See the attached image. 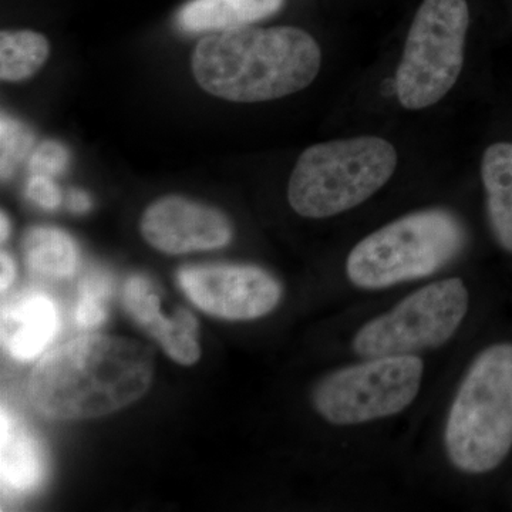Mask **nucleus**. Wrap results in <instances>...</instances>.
<instances>
[{"instance_id": "18", "label": "nucleus", "mask_w": 512, "mask_h": 512, "mask_svg": "<svg viewBox=\"0 0 512 512\" xmlns=\"http://www.w3.org/2000/svg\"><path fill=\"white\" fill-rule=\"evenodd\" d=\"M110 291V279L106 275L96 272L83 279L74 308V322L79 328H97L106 320V299Z\"/></svg>"}, {"instance_id": "1", "label": "nucleus", "mask_w": 512, "mask_h": 512, "mask_svg": "<svg viewBox=\"0 0 512 512\" xmlns=\"http://www.w3.org/2000/svg\"><path fill=\"white\" fill-rule=\"evenodd\" d=\"M150 350L134 340L92 335L47 352L29 379V397L47 419L86 420L119 412L153 383Z\"/></svg>"}, {"instance_id": "13", "label": "nucleus", "mask_w": 512, "mask_h": 512, "mask_svg": "<svg viewBox=\"0 0 512 512\" xmlns=\"http://www.w3.org/2000/svg\"><path fill=\"white\" fill-rule=\"evenodd\" d=\"M45 476V458L39 440L2 409V484L8 493L35 490Z\"/></svg>"}, {"instance_id": "23", "label": "nucleus", "mask_w": 512, "mask_h": 512, "mask_svg": "<svg viewBox=\"0 0 512 512\" xmlns=\"http://www.w3.org/2000/svg\"><path fill=\"white\" fill-rule=\"evenodd\" d=\"M0 262H2V266H0V271H2V276H0V288H2V292H6L10 286H12L13 282H15L16 264L12 256L6 254V252H2Z\"/></svg>"}, {"instance_id": "12", "label": "nucleus", "mask_w": 512, "mask_h": 512, "mask_svg": "<svg viewBox=\"0 0 512 512\" xmlns=\"http://www.w3.org/2000/svg\"><path fill=\"white\" fill-rule=\"evenodd\" d=\"M60 328L55 301L43 292H26L2 309V345L18 362H32L53 342Z\"/></svg>"}, {"instance_id": "16", "label": "nucleus", "mask_w": 512, "mask_h": 512, "mask_svg": "<svg viewBox=\"0 0 512 512\" xmlns=\"http://www.w3.org/2000/svg\"><path fill=\"white\" fill-rule=\"evenodd\" d=\"M30 271L50 279L70 278L79 265V248L67 232L55 227H33L23 239Z\"/></svg>"}, {"instance_id": "20", "label": "nucleus", "mask_w": 512, "mask_h": 512, "mask_svg": "<svg viewBox=\"0 0 512 512\" xmlns=\"http://www.w3.org/2000/svg\"><path fill=\"white\" fill-rule=\"evenodd\" d=\"M70 164V153L59 141H45L29 158L30 174H42L55 178L62 175Z\"/></svg>"}, {"instance_id": "5", "label": "nucleus", "mask_w": 512, "mask_h": 512, "mask_svg": "<svg viewBox=\"0 0 512 512\" xmlns=\"http://www.w3.org/2000/svg\"><path fill=\"white\" fill-rule=\"evenodd\" d=\"M464 232L446 211L414 212L362 239L346 262L350 282L383 289L439 271L463 247Z\"/></svg>"}, {"instance_id": "8", "label": "nucleus", "mask_w": 512, "mask_h": 512, "mask_svg": "<svg viewBox=\"0 0 512 512\" xmlns=\"http://www.w3.org/2000/svg\"><path fill=\"white\" fill-rule=\"evenodd\" d=\"M468 302V291L460 278L424 286L392 311L366 323L353 339V350L372 359L439 348L460 328Z\"/></svg>"}, {"instance_id": "24", "label": "nucleus", "mask_w": 512, "mask_h": 512, "mask_svg": "<svg viewBox=\"0 0 512 512\" xmlns=\"http://www.w3.org/2000/svg\"><path fill=\"white\" fill-rule=\"evenodd\" d=\"M0 225H2V231H0V237H2V241H6L10 234V222L9 218L6 217L5 212H2V221H0Z\"/></svg>"}, {"instance_id": "21", "label": "nucleus", "mask_w": 512, "mask_h": 512, "mask_svg": "<svg viewBox=\"0 0 512 512\" xmlns=\"http://www.w3.org/2000/svg\"><path fill=\"white\" fill-rule=\"evenodd\" d=\"M26 197L37 207L53 211L62 204V191L57 187L52 177L42 174H32L26 184Z\"/></svg>"}, {"instance_id": "9", "label": "nucleus", "mask_w": 512, "mask_h": 512, "mask_svg": "<svg viewBox=\"0 0 512 512\" xmlns=\"http://www.w3.org/2000/svg\"><path fill=\"white\" fill-rule=\"evenodd\" d=\"M178 285L201 311L227 320L262 318L282 296L274 276L249 265L187 266L178 272Z\"/></svg>"}, {"instance_id": "2", "label": "nucleus", "mask_w": 512, "mask_h": 512, "mask_svg": "<svg viewBox=\"0 0 512 512\" xmlns=\"http://www.w3.org/2000/svg\"><path fill=\"white\" fill-rule=\"evenodd\" d=\"M322 52L296 28H239L211 33L192 53L195 80L212 96L237 103L281 99L318 76Z\"/></svg>"}, {"instance_id": "6", "label": "nucleus", "mask_w": 512, "mask_h": 512, "mask_svg": "<svg viewBox=\"0 0 512 512\" xmlns=\"http://www.w3.org/2000/svg\"><path fill=\"white\" fill-rule=\"evenodd\" d=\"M470 23L466 0H424L413 20L396 76L409 110L433 106L456 84Z\"/></svg>"}, {"instance_id": "7", "label": "nucleus", "mask_w": 512, "mask_h": 512, "mask_svg": "<svg viewBox=\"0 0 512 512\" xmlns=\"http://www.w3.org/2000/svg\"><path fill=\"white\" fill-rule=\"evenodd\" d=\"M424 365L414 355L372 357L323 379L313 403L323 419L353 426L402 413L419 394Z\"/></svg>"}, {"instance_id": "11", "label": "nucleus", "mask_w": 512, "mask_h": 512, "mask_svg": "<svg viewBox=\"0 0 512 512\" xmlns=\"http://www.w3.org/2000/svg\"><path fill=\"white\" fill-rule=\"evenodd\" d=\"M123 302L138 325L150 333L175 362L190 366L200 359L197 320L184 309L173 316H164L160 295L147 278L141 275L128 278Z\"/></svg>"}, {"instance_id": "17", "label": "nucleus", "mask_w": 512, "mask_h": 512, "mask_svg": "<svg viewBox=\"0 0 512 512\" xmlns=\"http://www.w3.org/2000/svg\"><path fill=\"white\" fill-rule=\"evenodd\" d=\"M46 37L32 30H8L0 35V77L22 82L39 72L49 57Z\"/></svg>"}, {"instance_id": "4", "label": "nucleus", "mask_w": 512, "mask_h": 512, "mask_svg": "<svg viewBox=\"0 0 512 512\" xmlns=\"http://www.w3.org/2000/svg\"><path fill=\"white\" fill-rule=\"evenodd\" d=\"M396 165V150L383 138L316 144L293 168L289 202L302 217H333L369 200L392 178Z\"/></svg>"}, {"instance_id": "3", "label": "nucleus", "mask_w": 512, "mask_h": 512, "mask_svg": "<svg viewBox=\"0 0 512 512\" xmlns=\"http://www.w3.org/2000/svg\"><path fill=\"white\" fill-rule=\"evenodd\" d=\"M444 444L458 470L483 474L512 447V343L483 350L468 369L446 424Z\"/></svg>"}, {"instance_id": "15", "label": "nucleus", "mask_w": 512, "mask_h": 512, "mask_svg": "<svg viewBox=\"0 0 512 512\" xmlns=\"http://www.w3.org/2000/svg\"><path fill=\"white\" fill-rule=\"evenodd\" d=\"M481 175L487 211L498 244L512 252V144L497 143L485 150Z\"/></svg>"}, {"instance_id": "14", "label": "nucleus", "mask_w": 512, "mask_h": 512, "mask_svg": "<svg viewBox=\"0 0 512 512\" xmlns=\"http://www.w3.org/2000/svg\"><path fill=\"white\" fill-rule=\"evenodd\" d=\"M284 0H191L178 12L180 29L190 33H217L247 28L271 16Z\"/></svg>"}, {"instance_id": "22", "label": "nucleus", "mask_w": 512, "mask_h": 512, "mask_svg": "<svg viewBox=\"0 0 512 512\" xmlns=\"http://www.w3.org/2000/svg\"><path fill=\"white\" fill-rule=\"evenodd\" d=\"M93 202L90 195L82 190H72L67 195V207L74 214H86L92 208Z\"/></svg>"}, {"instance_id": "10", "label": "nucleus", "mask_w": 512, "mask_h": 512, "mask_svg": "<svg viewBox=\"0 0 512 512\" xmlns=\"http://www.w3.org/2000/svg\"><path fill=\"white\" fill-rule=\"evenodd\" d=\"M141 234L170 255L211 251L229 244L232 227L220 211L181 197L161 198L144 212Z\"/></svg>"}, {"instance_id": "19", "label": "nucleus", "mask_w": 512, "mask_h": 512, "mask_svg": "<svg viewBox=\"0 0 512 512\" xmlns=\"http://www.w3.org/2000/svg\"><path fill=\"white\" fill-rule=\"evenodd\" d=\"M35 144L32 131L25 124L3 114L0 120V171L2 180H9L18 165L29 156Z\"/></svg>"}]
</instances>
